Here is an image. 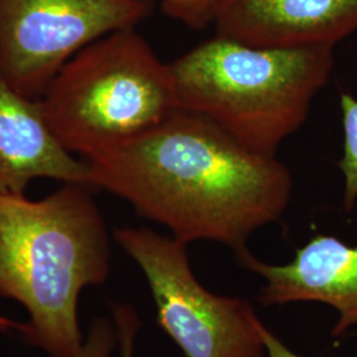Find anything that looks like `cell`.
I'll return each instance as SVG.
<instances>
[{
    "label": "cell",
    "mask_w": 357,
    "mask_h": 357,
    "mask_svg": "<svg viewBox=\"0 0 357 357\" xmlns=\"http://www.w3.org/2000/svg\"><path fill=\"white\" fill-rule=\"evenodd\" d=\"M0 330L1 331H7V330H17V331H22L23 333L26 332V324H19L16 321L13 320L6 319L3 317H0Z\"/></svg>",
    "instance_id": "9a60e30c"
},
{
    "label": "cell",
    "mask_w": 357,
    "mask_h": 357,
    "mask_svg": "<svg viewBox=\"0 0 357 357\" xmlns=\"http://www.w3.org/2000/svg\"><path fill=\"white\" fill-rule=\"evenodd\" d=\"M40 178L86 185V166L53 135L40 100L24 97L0 75V193L24 195Z\"/></svg>",
    "instance_id": "9c48e42d"
},
{
    "label": "cell",
    "mask_w": 357,
    "mask_h": 357,
    "mask_svg": "<svg viewBox=\"0 0 357 357\" xmlns=\"http://www.w3.org/2000/svg\"><path fill=\"white\" fill-rule=\"evenodd\" d=\"M109 270V236L90 187L64 183L38 202L0 193V295L26 306L32 344L75 356L82 347L78 295Z\"/></svg>",
    "instance_id": "7a4b0ae2"
},
{
    "label": "cell",
    "mask_w": 357,
    "mask_h": 357,
    "mask_svg": "<svg viewBox=\"0 0 357 357\" xmlns=\"http://www.w3.org/2000/svg\"><path fill=\"white\" fill-rule=\"evenodd\" d=\"M151 8V0H0V75L40 100L78 52L134 28Z\"/></svg>",
    "instance_id": "8992f818"
},
{
    "label": "cell",
    "mask_w": 357,
    "mask_h": 357,
    "mask_svg": "<svg viewBox=\"0 0 357 357\" xmlns=\"http://www.w3.org/2000/svg\"><path fill=\"white\" fill-rule=\"evenodd\" d=\"M213 26L253 47H335L357 31V0H221Z\"/></svg>",
    "instance_id": "ba28073f"
},
{
    "label": "cell",
    "mask_w": 357,
    "mask_h": 357,
    "mask_svg": "<svg viewBox=\"0 0 357 357\" xmlns=\"http://www.w3.org/2000/svg\"><path fill=\"white\" fill-rule=\"evenodd\" d=\"M238 262L265 280L258 301L264 306L319 302L337 311L331 336L357 326V245L333 236H317L295 252L287 265H268L248 248L236 252Z\"/></svg>",
    "instance_id": "52a82bcc"
},
{
    "label": "cell",
    "mask_w": 357,
    "mask_h": 357,
    "mask_svg": "<svg viewBox=\"0 0 357 357\" xmlns=\"http://www.w3.org/2000/svg\"><path fill=\"white\" fill-rule=\"evenodd\" d=\"M114 345V332L106 320H96L90 327L86 343L73 357H109Z\"/></svg>",
    "instance_id": "7c38bea8"
},
{
    "label": "cell",
    "mask_w": 357,
    "mask_h": 357,
    "mask_svg": "<svg viewBox=\"0 0 357 357\" xmlns=\"http://www.w3.org/2000/svg\"><path fill=\"white\" fill-rule=\"evenodd\" d=\"M221 0H163L167 16L192 29H204L213 24Z\"/></svg>",
    "instance_id": "8fae6325"
},
{
    "label": "cell",
    "mask_w": 357,
    "mask_h": 357,
    "mask_svg": "<svg viewBox=\"0 0 357 357\" xmlns=\"http://www.w3.org/2000/svg\"><path fill=\"white\" fill-rule=\"evenodd\" d=\"M116 335L122 357H132L134 339L141 327V321L135 311L126 305H113Z\"/></svg>",
    "instance_id": "4fadbf2b"
},
{
    "label": "cell",
    "mask_w": 357,
    "mask_h": 357,
    "mask_svg": "<svg viewBox=\"0 0 357 357\" xmlns=\"http://www.w3.org/2000/svg\"><path fill=\"white\" fill-rule=\"evenodd\" d=\"M178 107L277 156L328 82L333 47L262 48L216 35L169 64Z\"/></svg>",
    "instance_id": "3957f363"
},
{
    "label": "cell",
    "mask_w": 357,
    "mask_h": 357,
    "mask_svg": "<svg viewBox=\"0 0 357 357\" xmlns=\"http://www.w3.org/2000/svg\"><path fill=\"white\" fill-rule=\"evenodd\" d=\"M258 331L264 340L268 357H303L294 354L291 349H289L273 332L264 326L262 321H259L258 324Z\"/></svg>",
    "instance_id": "5bb4252c"
},
{
    "label": "cell",
    "mask_w": 357,
    "mask_h": 357,
    "mask_svg": "<svg viewBox=\"0 0 357 357\" xmlns=\"http://www.w3.org/2000/svg\"><path fill=\"white\" fill-rule=\"evenodd\" d=\"M115 240L143 270L158 324L187 357H264L253 306L211 293L196 280L187 245L146 228H122Z\"/></svg>",
    "instance_id": "5b68a950"
},
{
    "label": "cell",
    "mask_w": 357,
    "mask_h": 357,
    "mask_svg": "<svg viewBox=\"0 0 357 357\" xmlns=\"http://www.w3.org/2000/svg\"><path fill=\"white\" fill-rule=\"evenodd\" d=\"M340 110L343 122V156L339 168L344 178L343 204L345 211L357 206V98L343 93L340 96Z\"/></svg>",
    "instance_id": "30bf717a"
},
{
    "label": "cell",
    "mask_w": 357,
    "mask_h": 357,
    "mask_svg": "<svg viewBox=\"0 0 357 357\" xmlns=\"http://www.w3.org/2000/svg\"><path fill=\"white\" fill-rule=\"evenodd\" d=\"M86 185L112 192L188 245L215 241L236 252L286 212L289 168L255 153L199 115L178 110L114 150L82 159Z\"/></svg>",
    "instance_id": "6da1fadb"
},
{
    "label": "cell",
    "mask_w": 357,
    "mask_h": 357,
    "mask_svg": "<svg viewBox=\"0 0 357 357\" xmlns=\"http://www.w3.org/2000/svg\"><path fill=\"white\" fill-rule=\"evenodd\" d=\"M40 102L57 141L84 159L126 144L180 110L169 64L134 28L78 52Z\"/></svg>",
    "instance_id": "277c9868"
}]
</instances>
